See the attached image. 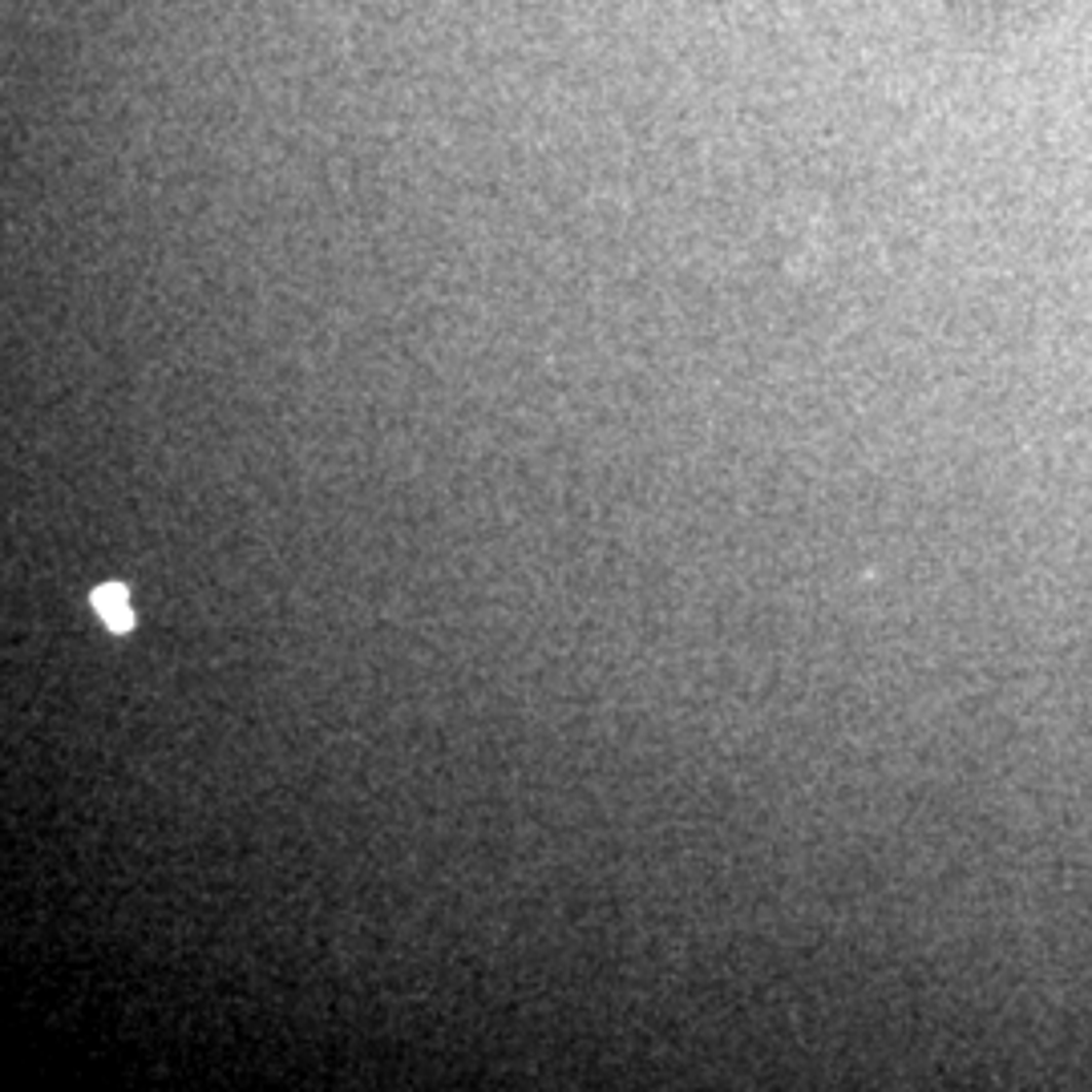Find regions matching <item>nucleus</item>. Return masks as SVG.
<instances>
[{"instance_id": "1", "label": "nucleus", "mask_w": 1092, "mask_h": 1092, "mask_svg": "<svg viewBox=\"0 0 1092 1092\" xmlns=\"http://www.w3.org/2000/svg\"><path fill=\"white\" fill-rule=\"evenodd\" d=\"M93 611L114 628V632H126L134 624V611H129V599L122 587H98L93 591Z\"/></svg>"}]
</instances>
